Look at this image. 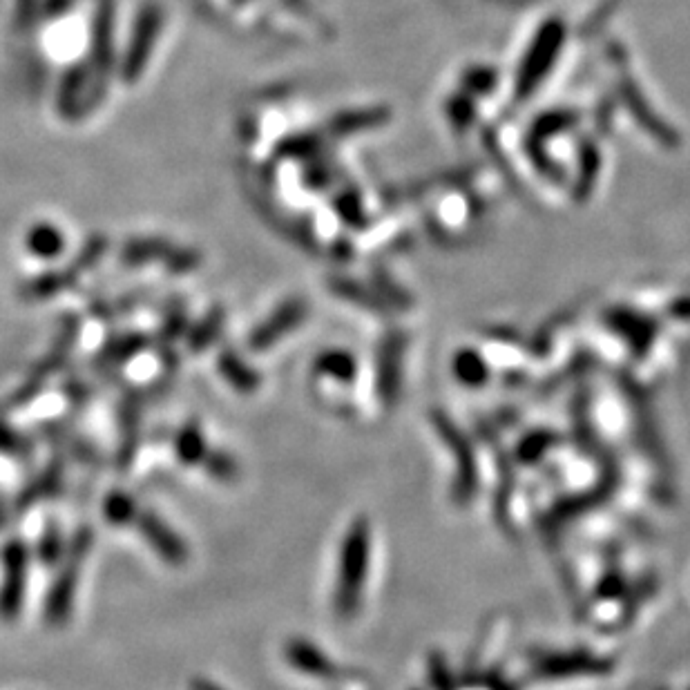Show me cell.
<instances>
[{"label": "cell", "instance_id": "obj_1", "mask_svg": "<svg viewBox=\"0 0 690 690\" xmlns=\"http://www.w3.org/2000/svg\"><path fill=\"white\" fill-rule=\"evenodd\" d=\"M94 543V532L90 525H83L74 532L70 545H67V559L63 563L61 572L56 574L50 592L45 597L43 619L50 628H61L72 617L76 588H79V574L81 565L88 559Z\"/></svg>", "mask_w": 690, "mask_h": 690}, {"label": "cell", "instance_id": "obj_2", "mask_svg": "<svg viewBox=\"0 0 690 690\" xmlns=\"http://www.w3.org/2000/svg\"><path fill=\"white\" fill-rule=\"evenodd\" d=\"M30 552L21 539H12L3 550V586H0V619L14 621L23 610Z\"/></svg>", "mask_w": 690, "mask_h": 690}, {"label": "cell", "instance_id": "obj_3", "mask_svg": "<svg viewBox=\"0 0 690 690\" xmlns=\"http://www.w3.org/2000/svg\"><path fill=\"white\" fill-rule=\"evenodd\" d=\"M137 527L143 539L155 550L161 559L170 565H181L188 561V545L181 536L172 530V527L159 519L155 512H139Z\"/></svg>", "mask_w": 690, "mask_h": 690}, {"label": "cell", "instance_id": "obj_4", "mask_svg": "<svg viewBox=\"0 0 690 690\" xmlns=\"http://www.w3.org/2000/svg\"><path fill=\"white\" fill-rule=\"evenodd\" d=\"M347 543L342 552V572H340V592H338V606L351 608L353 599L360 590L362 579V565H364V534L362 530H351Z\"/></svg>", "mask_w": 690, "mask_h": 690}, {"label": "cell", "instance_id": "obj_5", "mask_svg": "<svg viewBox=\"0 0 690 690\" xmlns=\"http://www.w3.org/2000/svg\"><path fill=\"white\" fill-rule=\"evenodd\" d=\"M74 333H76V331L72 329V331L63 333L61 338L56 340V349H54V351L50 353V356H47L41 364H38L36 371H32V376L23 382V387L18 389V394L12 398L14 405H25V402H30L32 398L38 396V391L43 389L45 380L50 378L52 373L61 367L63 360H65V356H67V353H70L72 344H74Z\"/></svg>", "mask_w": 690, "mask_h": 690}, {"label": "cell", "instance_id": "obj_6", "mask_svg": "<svg viewBox=\"0 0 690 690\" xmlns=\"http://www.w3.org/2000/svg\"><path fill=\"white\" fill-rule=\"evenodd\" d=\"M139 400L134 394H128L121 405V447H119V465L128 467L139 447L141 434V411Z\"/></svg>", "mask_w": 690, "mask_h": 690}, {"label": "cell", "instance_id": "obj_7", "mask_svg": "<svg viewBox=\"0 0 690 690\" xmlns=\"http://www.w3.org/2000/svg\"><path fill=\"white\" fill-rule=\"evenodd\" d=\"M217 369L219 376H222L237 394H255L257 387H260V376H257V371L253 367H248L235 351L226 349L217 360Z\"/></svg>", "mask_w": 690, "mask_h": 690}, {"label": "cell", "instance_id": "obj_8", "mask_svg": "<svg viewBox=\"0 0 690 690\" xmlns=\"http://www.w3.org/2000/svg\"><path fill=\"white\" fill-rule=\"evenodd\" d=\"M61 483H63V467L61 463H52L45 467L43 474L36 476V481H32L30 485L25 487L18 496V507L25 510V507L36 505L38 501H43V498H52L56 492L61 490Z\"/></svg>", "mask_w": 690, "mask_h": 690}, {"label": "cell", "instance_id": "obj_9", "mask_svg": "<svg viewBox=\"0 0 690 690\" xmlns=\"http://www.w3.org/2000/svg\"><path fill=\"white\" fill-rule=\"evenodd\" d=\"M175 452L181 465H201L208 454L206 438L197 423H186L177 431Z\"/></svg>", "mask_w": 690, "mask_h": 690}, {"label": "cell", "instance_id": "obj_10", "mask_svg": "<svg viewBox=\"0 0 690 690\" xmlns=\"http://www.w3.org/2000/svg\"><path fill=\"white\" fill-rule=\"evenodd\" d=\"M146 344H148V340L143 338L141 333L139 335L137 333L123 335V338L110 340L108 344H105V347L101 349L99 362L103 364V367H119V364H126L128 360L137 356L139 351L146 349Z\"/></svg>", "mask_w": 690, "mask_h": 690}, {"label": "cell", "instance_id": "obj_11", "mask_svg": "<svg viewBox=\"0 0 690 690\" xmlns=\"http://www.w3.org/2000/svg\"><path fill=\"white\" fill-rule=\"evenodd\" d=\"M286 659H289L297 670H304V673L311 675H322L324 670L329 668V661L324 659L320 650L306 644L302 639L291 641V644L286 646Z\"/></svg>", "mask_w": 690, "mask_h": 690}, {"label": "cell", "instance_id": "obj_12", "mask_svg": "<svg viewBox=\"0 0 690 690\" xmlns=\"http://www.w3.org/2000/svg\"><path fill=\"white\" fill-rule=\"evenodd\" d=\"M139 507L134 503V498L126 492H110L108 498L103 501V516L105 521L112 525H128L137 521Z\"/></svg>", "mask_w": 690, "mask_h": 690}, {"label": "cell", "instance_id": "obj_13", "mask_svg": "<svg viewBox=\"0 0 690 690\" xmlns=\"http://www.w3.org/2000/svg\"><path fill=\"white\" fill-rule=\"evenodd\" d=\"M201 465H204L206 472L219 483H233L239 476L237 460L230 454L222 452V449H213V452H208Z\"/></svg>", "mask_w": 690, "mask_h": 690}, {"label": "cell", "instance_id": "obj_14", "mask_svg": "<svg viewBox=\"0 0 690 690\" xmlns=\"http://www.w3.org/2000/svg\"><path fill=\"white\" fill-rule=\"evenodd\" d=\"M63 557V536L56 523H47L45 532L38 541V559L45 565H56Z\"/></svg>", "mask_w": 690, "mask_h": 690}, {"label": "cell", "instance_id": "obj_15", "mask_svg": "<svg viewBox=\"0 0 690 690\" xmlns=\"http://www.w3.org/2000/svg\"><path fill=\"white\" fill-rule=\"evenodd\" d=\"M219 329H222V315H208L204 322H199L195 331L190 333V340H188V347L193 349L195 353L204 351L208 344H213Z\"/></svg>", "mask_w": 690, "mask_h": 690}, {"label": "cell", "instance_id": "obj_16", "mask_svg": "<svg viewBox=\"0 0 690 690\" xmlns=\"http://www.w3.org/2000/svg\"><path fill=\"white\" fill-rule=\"evenodd\" d=\"M193 688H195V690H222V688H219L217 684L208 682V679H201V677H197V679H195V682H193Z\"/></svg>", "mask_w": 690, "mask_h": 690}]
</instances>
